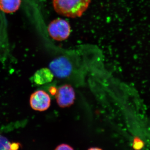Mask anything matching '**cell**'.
I'll return each instance as SVG.
<instances>
[{"label": "cell", "mask_w": 150, "mask_h": 150, "mask_svg": "<svg viewBox=\"0 0 150 150\" xmlns=\"http://www.w3.org/2000/svg\"><path fill=\"white\" fill-rule=\"evenodd\" d=\"M48 31L50 36L57 41L64 40L69 38L71 32L69 24L62 18H57L48 25Z\"/></svg>", "instance_id": "cell-2"}, {"label": "cell", "mask_w": 150, "mask_h": 150, "mask_svg": "<svg viewBox=\"0 0 150 150\" xmlns=\"http://www.w3.org/2000/svg\"><path fill=\"white\" fill-rule=\"evenodd\" d=\"M91 0H53L54 8L59 15L76 18L82 16Z\"/></svg>", "instance_id": "cell-1"}, {"label": "cell", "mask_w": 150, "mask_h": 150, "mask_svg": "<svg viewBox=\"0 0 150 150\" xmlns=\"http://www.w3.org/2000/svg\"><path fill=\"white\" fill-rule=\"evenodd\" d=\"M74 149L69 145L67 144H61L56 147L55 150H73Z\"/></svg>", "instance_id": "cell-10"}, {"label": "cell", "mask_w": 150, "mask_h": 150, "mask_svg": "<svg viewBox=\"0 0 150 150\" xmlns=\"http://www.w3.org/2000/svg\"><path fill=\"white\" fill-rule=\"evenodd\" d=\"M54 75L50 69L43 68L38 70L33 75V81L38 85H43L51 82L53 80Z\"/></svg>", "instance_id": "cell-6"}, {"label": "cell", "mask_w": 150, "mask_h": 150, "mask_svg": "<svg viewBox=\"0 0 150 150\" xmlns=\"http://www.w3.org/2000/svg\"><path fill=\"white\" fill-rule=\"evenodd\" d=\"M49 69L56 77L65 78L69 76L73 68L69 59L65 57H60L51 62Z\"/></svg>", "instance_id": "cell-3"}, {"label": "cell", "mask_w": 150, "mask_h": 150, "mask_svg": "<svg viewBox=\"0 0 150 150\" xmlns=\"http://www.w3.org/2000/svg\"><path fill=\"white\" fill-rule=\"evenodd\" d=\"M56 101L60 107H69L74 103L75 99V93L73 87L65 84L58 90L56 94Z\"/></svg>", "instance_id": "cell-4"}, {"label": "cell", "mask_w": 150, "mask_h": 150, "mask_svg": "<svg viewBox=\"0 0 150 150\" xmlns=\"http://www.w3.org/2000/svg\"><path fill=\"white\" fill-rule=\"evenodd\" d=\"M21 0H0V10L5 13H12L18 9Z\"/></svg>", "instance_id": "cell-7"}, {"label": "cell", "mask_w": 150, "mask_h": 150, "mask_svg": "<svg viewBox=\"0 0 150 150\" xmlns=\"http://www.w3.org/2000/svg\"><path fill=\"white\" fill-rule=\"evenodd\" d=\"M51 98L46 92L42 90L35 91L31 95L30 99L31 107L37 111H45L51 105Z\"/></svg>", "instance_id": "cell-5"}, {"label": "cell", "mask_w": 150, "mask_h": 150, "mask_svg": "<svg viewBox=\"0 0 150 150\" xmlns=\"http://www.w3.org/2000/svg\"><path fill=\"white\" fill-rule=\"evenodd\" d=\"M144 146V143L138 138H135L133 143V147L136 149H140Z\"/></svg>", "instance_id": "cell-9"}, {"label": "cell", "mask_w": 150, "mask_h": 150, "mask_svg": "<svg viewBox=\"0 0 150 150\" xmlns=\"http://www.w3.org/2000/svg\"><path fill=\"white\" fill-rule=\"evenodd\" d=\"M19 145L16 143H12L6 137L0 135V150L17 149Z\"/></svg>", "instance_id": "cell-8"}]
</instances>
